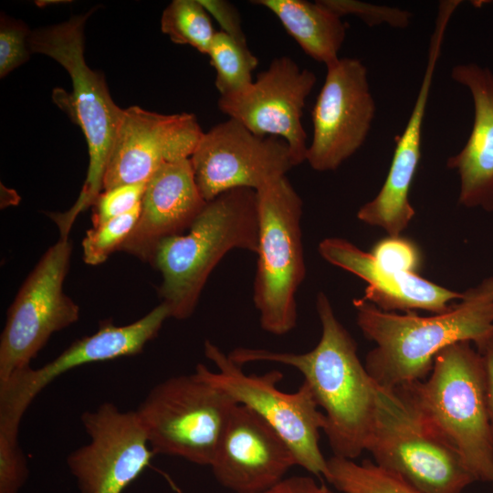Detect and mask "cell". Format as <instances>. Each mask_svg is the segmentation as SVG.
<instances>
[{"instance_id":"1","label":"cell","mask_w":493,"mask_h":493,"mask_svg":"<svg viewBox=\"0 0 493 493\" xmlns=\"http://www.w3.org/2000/svg\"><path fill=\"white\" fill-rule=\"evenodd\" d=\"M316 309L322 331L311 351L294 353L240 347L228 356L241 366L269 362L298 370L324 410L323 432L334 456L353 460L365 450L371 433L376 383L361 362L356 342L337 319L325 293L318 294Z\"/></svg>"},{"instance_id":"2","label":"cell","mask_w":493,"mask_h":493,"mask_svg":"<svg viewBox=\"0 0 493 493\" xmlns=\"http://www.w3.org/2000/svg\"><path fill=\"white\" fill-rule=\"evenodd\" d=\"M353 306L360 330L375 342L365 368L383 387L423 381L437 353L451 344L468 341L480 349L493 340V277L465 291L449 310L430 317L385 311L362 298Z\"/></svg>"},{"instance_id":"3","label":"cell","mask_w":493,"mask_h":493,"mask_svg":"<svg viewBox=\"0 0 493 493\" xmlns=\"http://www.w3.org/2000/svg\"><path fill=\"white\" fill-rule=\"evenodd\" d=\"M257 253V191L235 188L206 202L186 233L161 241L149 263L162 275L159 295L172 318L188 319L220 260L232 249Z\"/></svg>"},{"instance_id":"4","label":"cell","mask_w":493,"mask_h":493,"mask_svg":"<svg viewBox=\"0 0 493 493\" xmlns=\"http://www.w3.org/2000/svg\"><path fill=\"white\" fill-rule=\"evenodd\" d=\"M398 388L458 453L475 480L493 488V431L484 361L471 342L446 347L435 356L427 380Z\"/></svg>"},{"instance_id":"5","label":"cell","mask_w":493,"mask_h":493,"mask_svg":"<svg viewBox=\"0 0 493 493\" xmlns=\"http://www.w3.org/2000/svg\"><path fill=\"white\" fill-rule=\"evenodd\" d=\"M91 12L31 31L29 46L32 53L46 55L60 64L68 73L72 93L61 94L56 101L80 127L89 156L83 186L75 204L63 213L52 214L60 237H68L77 216L92 206L102 192L103 176L109 156L121 121L123 109L112 100L104 76L91 69L84 56V26Z\"/></svg>"},{"instance_id":"6","label":"cell","mask_w":493,"mask_h":493,"mask_svg":"<svg viewBox=\"0 0 493 493\" xmlns=\"http://www.w3.org/2000/svg\"><path fill=\"white\" fill-rule=\"evenodd\" d=\"M375 401L365 450L376 465L422 493H461L476 481L458 453L401 388L376 383Z\"/></svg>"},{"instance_id":"7","label":"cell","mask_w":493,"mask_h":493,"mask_svg":"<svg viewBox=\"0 0 493 493\" xmlns=\"http://www.w3.org/2000/svg\"><path fill=\"white\" fill-rule=\"evenodd\" d=\"M258 249L253 300L261 328L282 336L297 325L296 294L306 276L303 202L287 176L257 191Z\"/></svg>"},{"instance_id":"8","label":"cell","mask_w":493,"mask_h":493,"mask_svg":"<svg viewBox=\"0 0 493 493\" xmlns=\"http://www.w3.org/2000/svg\"><path fill=\"white\" fill-rule=\"evenodd\" d=\"M205 354L217 372L202 363L195 372L236 404L250 408L265 420L289 446L297 466L326 479L328 459L319 445L320 431H323L326 418L318 409L308 384L303 382L296 392L284 393L278 386L283 378L278 370L261 375L246 374L241 365L209 341L205 342Z\"/></svg>"},{"instance_id":"9","label":"cell","mask_w":493,"mask_h":493,"mask_svg":"<svg viewBox=\"0 0 493 493\" xmlns=\"http://www.w3.org/2000/svg\"><path fill=\"white\" fill-rule=\"evenodd\" d=\"M236 404L194 372L155 385L136 413L154 454L210 466Z\"/></svg>"},{"instance_id":"10","label":"cell","mask_w":493,"mask_h":493,"mask_svg":"<svg viewBox=\"0 0 493 493\" xmlns=\"http://www.w3.org/2000/svg\"><path fill=\"white\" fill-rule=\"evenodd\" d=\"M71 253L69 238L59 237L17 291L0 338V383L29 368L53 333L78 321L79 307L63 289Z\"/></svg>"},{"instance_id":"11","label":"cell","mask_w":493,"mask_h":493,"mask_svg":"<svg viewBox=\"0 0 493 493\" xmlns=\"http://www.w3.org/2000/svg\"><path fill=\"white\" fill-rule=\"evenodd\" d=\"M190 161L206 202L235 188L257 191L298 165L282 138L257 135L232 118L203 133Z\"/></svg>"},{"instance_id":"12","label":"cell","mask_w":493,"mask_h":493,"mask_svg":"<svg viewBox=\"0 0 493 493\" xmlns=\"http://www.w3.org/2000/svg\"><path fill=\"white\" fill-rule=\"evenodd\" d=\"M169 308L161 303L138 320L124 326L100 322L92 335L75 341L58 357L37 368L31 367L0 383V431L18 435L21 419L38 393L58 376L77 367L136 355L154 339Z\"/></svg>"},{"instance_id":"13","label":"cell","mask_w":493,"mask_h":493,"mask_svg":"<svg viewBox=\"0 0 493 493\" xmlns=\"http://www.w3.org/2000/svg\"><path fill=\"white\" fill-rule=\"evenodd\" d=\"M312 110L313 135L306 161L318 172L334 171L364 143L375 115L368 71L357 58L326 66Z\"/></svg>"},{"instance_id":"14","label":"cell","mask_w":493,"mask_h":493,"mask_svg":"<svg viewBox=\"0 0 493 493\" xmlns=\"http://www.w3.org/2000/svg\"><path fill=\"white\" fill-rule=\"evenodd\" d=\"M81 423L89 441L67 457L80 493H122L154 455L136 411L103 403Z\"/></svg>"},{"instance_id":"15","label":"cell","mask_w":493,"mask_h":493,"mask_svg":"<svg viewBox=\"0 0 493 493\" xmlns=\"http://www.w3.org/2000/svg\"><path fill=\"white\" fill-rule=\"evenodd\" d=\"M317 81L314 72L301 68L288 56L276 58L245 90L221 96L218 109L260 136L282 138L298 163L306 161L307 133L302 114Z\"/></svg>"},{"instance_id":"16","label":"cell","mask_w":493,"mask_h":493,"mask_svg":"<svg viewBox=\"0 0 493 493\" xmlns=\"http://www.w3.org/2000/svg\"><path fill=\"white\" fill-rule=\"evenodd\" d=\"M204 131L194 114L123 109L103 176L102 191L147 183L166 163L190 159Z\"/></svg>"},{"instance_id":"17","label":"cell","mask_w":493,"mask_h":493,"mask_svg":"<svg viewBox=\"0 0 493 493\" xmlns=\"http://www.w3.org/2000/svg\"><path fill=\"white\" fill-rule=\"evenodd\" d=\"M460 4V0L439 3L424 77L409 119L397 141L388 174L377 195L357 212L360 221L382 227L389 236H399L415 214L409 192L421 157L424 118L446 30Z\"/></svg>"},{"instance_id":"18","label":"cell","mask_w":493,"mask_h":493,"mask_svg":"<svg viewBox=\"0 0 493 493\" xmlns=\"http://www.w3.org/2000/svg\"><path fill=\"white\" fill-rule=\"evenodd\" d=\"M296 465L281 436L250 408L236 404L210 467L226 488L235 493H258L281 481Z\"/></svg>"},{"instance_id":"19","label":"cell","mask_w":493,"mask_h":493,"mask_svg":"<svg viewBox=\"0 0 493 493\" xmlns=\"http://www.w3.org/2000/svg\"><path fill=\"white\" fill-rule=\"evenodd\" d=\"M205 204L190 159L164 163L147 182L139 219L120 251L149 262L157 245L184 233Z\"/></svg>"},{"instance_id":"20","label":"cell","mask_w":493,"mask_h":493,"mask_svg":"<svg viewBox=\"0 0 493 493\" xmlns=\"http://www.w3.org/2000/svg\"><path fill=\"white\" fill-rule=\"evenodd\" d=\"M320 255L329 263L347 270L368 283L365 300L385 311L425 309L435 314L449 310L458 293L433 283L416 273L392 272L381 267L371 253L338 237L323 239Z\"/></svg>"},{"instance_id":"21","label":"cell","mask_w":493,"mask_h":493,"mask_svg":"<svg viewBox=\"0 0 493 493\" xmlns=\"http://www.w3.org/2000/svg\"><path fill=\"white\" fill-rule=\"evenodd\" d=\"M451 78L469 90L473 125L461 151L446 166L460 179L458 203L467 208L493 211V72L476 63L455 66Z\"/></svg>"},{"instance_id":"22","label":"cell","mask_w":493,"mask_h":493,"mask_svg":"<svg viewBox=\"0 0 493 493\" xmlns=\"http://www.w3.org/2000/svg\"><path fill=\"white\" fill-rule=\"evenodd\" d=\"M273 13L286 31L311 58L325 66L340 58L346 37L341 18L320 3L306 0H255Z\"/></svg>"},{"instance_id":"23","label":"cell","mask_w":493,"mask_h":493,"mask_svg":"<svg viewBox=\"0 0 493 493\" xmlns=\"http://www.w3.org/2000/svg\"><path fill=\"white\" fill-rule=\"evenodd\" d=\"M326 480L341 493H422L372 461L358 464L336 456L328 459Z\"/></svg>"},{"instance_id":"24","label":"cell","mask_w":493,"mask_h":493,"mask_svg":"<svg viewBox=\"0 0 493 493\" xmlns=\"http://www.w3.org/2000/svg\"><path fill=\"white\" fill-rule=\"evenodd\" d=\"M207 56L215 70V86L220 97L239 93L253 83L252 73L258 60L247 44L220 30L215 33Z\"/></svg>"},{"instance_id":"25","label":"cell","mask_w":493,"mask_h":493,"mask_svg":"<svg viewBox=\"0 0 493 493\" xmlns=\"http://www.w3.org/2000/svg\"><path fill=\"white\" fill-rule=\"evenodd\" d=\"M161 30L172 42L207 55L215 35L211 16L199 0H173L163 10Z\"/></svg>"},{"instance_id":"26","label":"cell","mask_w":493,"mask_h":493,"mask_svg":"<svg viewBox=\"0 0 493 493\" xmlns=\"http://www.w3.org/2000/svg\"><path fill=\"white\" fill-rule=\"evenodd\" d=\"M141 214V204L130 212L89 229L82 240L83 260L88 265H99L110 254L120 251Z\"/></svg>"},{"instance_id":"27","label":"cell","mask_w":493,"mask_h":493,"mask_svg":"<svg viewBox=\"0 0 493 493\" xmlns=\"http://www.w3.org/2000/svg\"><path fill=\"white\" fill-rule=\"evenodd\" d=\"M319 1L339 17L355 16L369 26L386 23L393 27L404 28L408 26L412 17V14L405 10L356 0Z\"/></svg>"},{"instance_id":"28","label":"cell","mask_w":493,"mask_h":493,"mask_svg":"<svg viewBox=\"0 0 493 493\" xmlns=\"http://www.w3.org/2000/svg\"><path fill=\"white\" fill-rule=\"evenodd\" d=\"M31 31L22 21L6 16L0 23V77L26 63L32 54L29 46Z\"/></svg>"},{"instance_id":"29","label":"cell","mask_w":493,"mask_h":493,"mask_svg":"<svg viewBox=\"0 0 493 493\" xmlns=\"http://www.w3.org/2000/svg\"><path fill=\"white\" fill-rule=\"evenodd\" d=\"M147 183L124 184L103 190L92 207V226L124 215L142 203Z\"/></svg>"},{"instance_id":"30","label":"cell","mask_w":493,"mask_h":493,"mask_svg":"<svg viewBox=\"0 0 493 493\" xmlns=\"http://www.w3.org/2000/svg\"><path fill=\"white\" fill-rule=\"evenodd\" d=\"M28 477L18 435L0 432V493H18Z\"/></svg>"},{"instance_id":"31","label":"cell","mask_w":493,"mask_h":493,"mask_svg":"<svg viewBox=\"0 0 493 493\" xmlns=\"http://www.w3.org/2000/svg\"><path fill=\"white\" fill-rule=\"evenodd\" d=\"M371 254L381 267L392 272L416 273L421 263L416 246L400 236L381 240Z\"/></svg>"},{"instance_id":"32","label":"cell","mask_w":493,"mask_h":493,"mask_svg":"<svg viewBox=\"0 0 493 493\" xmlns=\"http://www.w3.org/2000/svg\"><path fill=\"white\" fill-rule=\"evenodd\" d=\"M199 1L210 16L219 24L222 32L241 43L247 44L239 12L233 4L226 0Z\"/></svg>"},{"instance_id":"33","label":"cell","mask_w":493,"mask_h":493,"mask_svg":"<svg viewBox=\"0 0 493 493\" xmlns=\"http://www.w3.org/2000/svg\"><path fill=\"white\" fill-rule=\"evenodd\" d=\"M258 493H336L308 476L283 478L270 488Z\"/></svg>"},{"instance_id":"34","label":"cell","mask_w":493,"mask_h":493,"mask_svg":"<svg viewBox=\"0 0 493 493\" xmlns=\"http://www.w3.org/2000/svg\"><path fill=\"white\" fill-rule=\"evenodd\" d=\"M477 351L481 353L484 361L487 403L493 431V340Z\"/></svg>"}]
</instances>
